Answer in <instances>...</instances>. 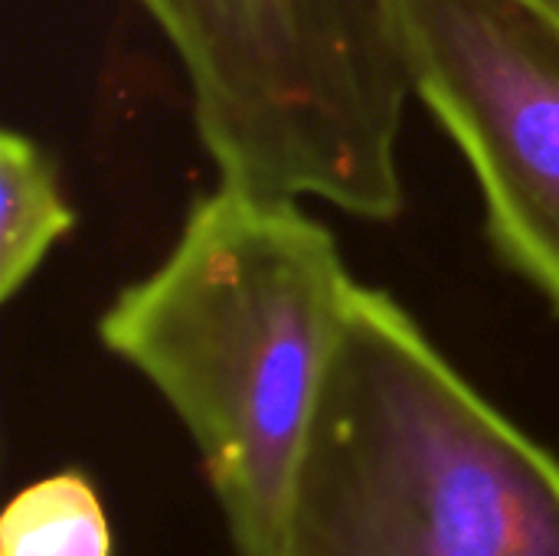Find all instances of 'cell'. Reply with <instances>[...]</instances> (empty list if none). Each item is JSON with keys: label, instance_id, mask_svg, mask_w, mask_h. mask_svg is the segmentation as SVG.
Listing matches in <instances>:
<instances>
[{"label": "cell", "instance_id": "cell-1", "mask_svg": "<svg viewBox=\"0 0 559 556\" xmlns=\"http://www.w3.org/2000/svg\"><path fill=\"white\" fill-rule=\"evenodd\" d=\"M357 279L298 197L223 184L98 318L190 433L239 556H275L292 475Z\"/></svg>", "mask_w": 559, "mask_h": 556}, {"label": "cell", "instance_id": "cell-2", "mask_svg": "<svg viewBox=\"0 0 559 556\" xmlns=\"http://www.w3.org/2000/svg\"><path fill=\"white\" fill-rule=\"evenodd\" d=\"M275 556H559V462L357 282Z\"/></svg>", "mask_w": 559, "mask_h": 556}, {"label": "cell", "instance_id": "cell-3", "mask_svg": "<svg viewBox=\"0 0 559 556\" xmlns=\"http://www.w3.org/2000/svg\"><path fill=\"white\" fill-rule=\"evenodd\" d=\"M174 49L223 184L393 223L409 79L396 0H134Z\"/></svg>", "mask_w": 559, "mask_h": 556}, {"label": "cell", "instance_id": "cell-4", "mask_svg": "<svg viewBox=\"0 0 559 556\" xmlns=\"http://www.w3.org/2000/svg\"><path fill=\"white\" fill-rule=\"evenodd\" d=\"M409 92L468 161L501 262L559 315V0H396Z\"/></svg>", "mask_w": 559, "mask_h": 556}, {"label": "cell", "instance_id": "cell-5", "mask_svg": "<svg viewBox=\"0 0 559 556\" xmlns=\"http://www.w3.org/2000/svg\"><path fill=\"white\" fill-rule=\"evenodd\" d=\"M75 226L49 154L20 131L0 134V298L13 301L49 249Z\"/></svg>", "mask_w": 559, "mask_h": 556}, {"label": "cell", "instance_id": "cell-6", "mask_svg": "<svg viewBox=\"0 0 559 556\" xmlns=\"http://www.w3.org/2000/svg\"><path fill=\"white\" fill-rule=\"evenodd\" d=\"M0 556H111V524L88 475L66 469L13 495Z\"/></svg>", "mask_w": 559, "mask_h": 556}]
</instances>
